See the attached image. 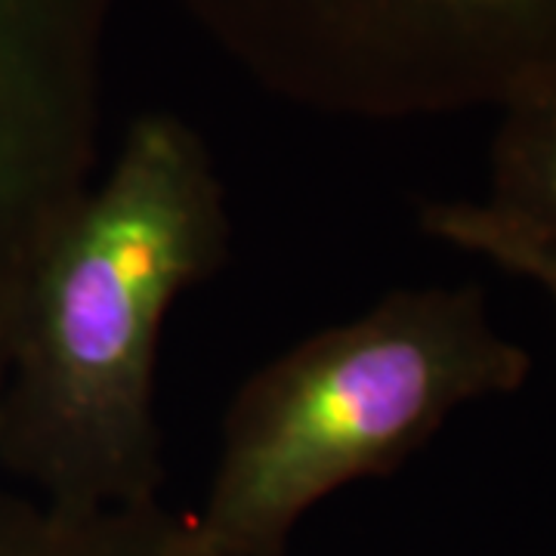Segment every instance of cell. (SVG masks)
I'll return each mask as SVG.
<instances>
[{"mask_svg": "<svg viewBox=\"0 0 556 556\" xmlns=\"http://www.w3.org/2000/svg\"><path fill=\"white\" fill-rule=\"evenodd\" d=\"M229 254V201L204 137L174 112L137 115L105 177L50 236L22 298L16 442L50 504L159 501L161 331Z\"/></svg>", "mask_w": 556, "mask_h": 556, "instance_id": "cell-1", "label": "cell"}, {"mask_svg": "<svg viewBox=\"0 0 556 556\" xmlns=\"http://www.w3.org/2000/svg\"><path fill=\"white\" fill-rule=\"evenodd\" d=\"M529 375L482 285L396 288L241 383L195 529L229 556H285L318 501L393 477L457 408L510 396Z\"/></svg>", "mask_w": 556, "mask_h": 556, "instance_id": "cell-2", "label": "cell"}, {"mask_svg": "<svg viewBox=\"0 0 556 556\" xmlns=\"http://www.w3.org/2000/svg\"><path fill=\"white\" fill-rule=\"evenodd\" d=\"M223 56L306 112L412 121L556 100V0H179Z\"/></svg>", "mask_w": 556, "mask_h": 556, "instance_id": "cell-3", "label": "cell"}, {"mask_svg": "<svg viewBox=\"0 0 556 556\" xmlns=\"http://www.w3.org/2000/svg\"><path fill=\"white\" fill-rule=\"evenodd\" d=\"M0 556H229L211 547L192 514L161 501L130 507H0Z\"/></svg>", "mask_w": 556, "mask_h": 556, "instance_id": "cell-4", "label": "cell"}, {"mask_svg": "<svg viewBox=\"0 0 556 556\" xmlns=\"http://www.w3.org/2000/svg\"><path fill=\"white\" fill-rule=\"evenodd\" d=\"M485 204L544 236H556V100L501 112L489 146Z\"/></svg>", "mask_w": 556, "mask_h": 556, "instance_id": "cell-5", "label": "cell"}, {"mask_svg": "<svg viewBox=\"0 0 556 556\" xmlns=\"http://www.w3.org/2000/svg\"><path fill=\"white\" fill-rule=\"evenodd\" d=\"M417 223L430 239L529 278L551 298L556 309V236L519 226L492 211L485 201H424Z\"/></svg>", "mask_w": 556, "mask_h": 556, "instance_id": "cell-6", "label": "cell"}, {"mask_svg": "<svg viewBox=\"0 0 556 556\" xmlns=\"http://www.w3.org/2000/svg\"><path fill=\"white\" fill-rule=\"evenodd\" d=\"M20 3H25V0H0V13H7V10H13Z\"/></svg>", "mask_w": 556, "mask_h": 556, "instance_id": "cell-7", "label": "cell"}]
</instances>
